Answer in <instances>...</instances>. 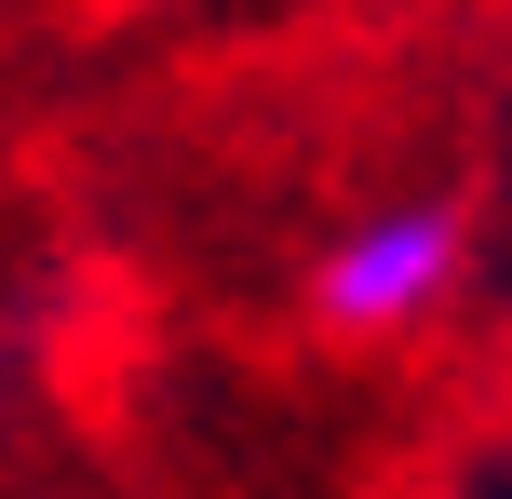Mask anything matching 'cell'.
I'll return each mask as SVG.
<instances>
[{"label": "cell", "mask_w": 512, "mask_h": 499, "mask_svg": "<svg viewBox=\"0 0 512 499\" xmlns=\"http://www.w3.org/2000/svg\"><path fill=\"white\" fill-rule=\"evenodd\" d=\"M459 297H472V216L445 203V189H378V203L337 216L324 257H310V324L351 338V351L432 338Z\"/></svg>", "instance_id": "cell-1"}]
</instances>
